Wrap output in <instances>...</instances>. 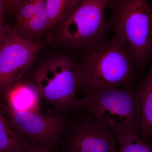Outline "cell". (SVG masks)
Wrapping results in <instances>:
<instances>
[{
    "instance_id": "6da1fadb",
    "label": "cell",
    "mask_w": 152,
    "mask_h": 152,
    "mask_svg": "<svg viewBox=\"0 0 152 152\" xmlns=\"http://www.w3.org/2000/svg\"><path fill=\"white\" fill-rule=\"evenodd\" d=\"M82 52L78 60V95L113 87H134L137 70L134 56L116 36L107 37Z\"/></svg>"
},
{
    "instance_id": "7a4b0ae2",
    "label": "cell",
    "mask_w": 152,
    "mask_h": 152,
    "mask_svg": "<svg viewBox=\"0 0 152 152\" xmlns=\"http://www.w3.org/2000/svg\"><path fill=\"white\" fill-rule=\"evenodd\" d=\"M77 65L78 60L69 54H53L36 62L26 76L37 89L43 109L50 115H65L75 110L80 99Z\"/></svg>"
},
{
    "instance_id": "3957f363",
    "label": "cell",
    "mask_w": 152,
    "mask_h": 152,
    "mask_svg": "<svg viewBox=\"0 0 152 152\" xmlns=\"http://www.w3.org/2000/svg\"><path fill=\"white\" fill-rule=\"evenodd\" d=\"M75 110L87 112L105 125L119 145L140 137V104L134 87L96 90L80 98Z\"/></svg>"
},
{
    "instance_id": "277c9868",
    "label": "cell",
    "mask_w": 152,
    "mask_h": 152,
    "mask_svg": "<svg viewBox=\"0 0 152 152\" xmlns=\"http://www.w3.org/2000/svg\"><path fill=\"white\" fill-rule=\"evenodd\" d=\"M110 29L124 42L140 71L152 57V6L149 0H110Z\"/></svg>"
},
{
    "instance_id": "5b68a950",
    "label": "cell",
    "mask_w": 152,
    "mask_h": 152,
    "mask_svg": "<svg viewBox=\"0 0 152 152\" xmlns=\"http://www.w3.org/2000/svg\"><path fill=\"white\" fill-rule=\"evenodd\" d=\"M110 0H76L50 36L56 46L83 51L107 37L110 29L105 12Z\"/></svg>"
},
{
    "instance_id": "8992f818",
    "label": "cell",
    "mask_w": 152,
    "mask_h": 152,
    "mask_svg": "<svg viewBox=\"0 0 152 152\" xmlns=\"http://www.w3.org/2000/svg\"><path fill=\"white\" fill-rule=\"evenodd\" d=\"M113 132L91 114L69 113L66 129L56 152H118Z\"/></svg>"
},
{
    "instance_id": "52a82bcc",
    "label": "cell",
    "mask_w": 152,
    "mask_h": 152,
    "mask_svg": "<svg viewBox=\"0 0 152 152\" xmlns=\"http://www.w3.org/2000/svg\"><path fill=\"white\" fill-rule=\"evenodd\" d=\"M46 45L42 39L30 41L19 37L9 23L0 30L1 92L28 74Z\"/></svg>"
},
{
    "instance_id": "ba28073f",
    "label": "cell",
    "mask_w": 152,
    "mask_h": 152,
    "mask_svg": "<svg viewBox=\"0 0 152 152\" xmlns=\"http://www.w3.org/2000/svg\"><path fill=\"white\" fill-rule=\"evenodd\" d=\"M1 108L18 130L32 142L55 151L66 129L69 113L54 115L36 111H19L1 102Z\"/></svg>"
},
{
    "instance_id": "9c48e42d",
    "label": "cell",
    "mask_w": 152,
    "mask_h": 152,
    "mask_svg": "<svg viewBox=\"0 0 152 152\" xmlns=\"http://www.w3.org/2000/svg\"><path fill=\"white\" fill-rule=\"evenodd\" d=\"M1 102L19 111L43 112L39 94L34 83L23 78L1 92Z\"/></svg>"
},
{
    "instance_id": "30bf717a",
    "label": "cell",
    "mask_w": 152,
    "mask_h": 152,
    "mask_svg": "<svg viewBox=\"0 0 152 152\" xmlns=\"http://www.w3.org/2000/svg\"><path fill=\"white\" fill-rule=\"evenodd\" d=\"M140 104V137L152 141V57L146 75L136 88Z\"/></svg>"
},
{
    "instance_id": "8fae6325",
    "label": "cell",
    "mask_w": 152,
    "mask_h": 152,
    "mask_svg": "<svg viewBox=\"0 0 152 152\" xmlns=\"http://www.w3.org/2000/svg\"><path fill=\"white\" fill-rule=\"evenodd\" d=\"M50 23L45 0H40L33 16L18 27L12 28L19 37L30 41L42 39V36L48 31Z\"/></svg>"
},
{
    "instance_id": "7c38bea8",
    "label": "cell",
    "mask_w": 152,
    "mask_h": 152,
    "mask_svg": "<svg viewBox=\"0 0 152 152\" xmlns=\"http://www.w3.org/2000/svg\"><path fill=\"white\" fill-rule=\"evenodd\" d=\"M0 152H28L26 139L0 108Z\"/></svg>"
},
{
    "instance_id": "4fadbf2b",
    "label": "cell",
    "mask_w": 152,
    "mask_h": 152,
    "mask_svg": "<svg viewBox=\"0 0 152 152\" xmlns=\"http://www.w3.org/2000/svg\"><path fill=\"white\" fill-rule=\"evenodd\" d=\"M76 0H45L48 16L49 31H54L61 22L69 13Z\"/></svg>"
},
{
    "instance_id": "5bb4252c",
    "label": "cell",
    "mask_w": 152,
    "mask_h": 152,
    "mask_svg": "<svg viewBox=\"0 0 152 152\" xmlns=\"http://www.w3.org/2000/svg\"><path fill=\"white\" fill-rule=\"evenodd\" d=\"M40 0H20L17 7L15 18V23L12 26H20L33 16Z\"/></svg>"
},
{
    "instance_id": "9a60e30c",
    "label": "cell",
    "mask_w": 152,
    "mask_h": 152,
    "mask_svg": "<svg viewBox=\"0 0 152 152\" xmlns=\"http://www.w3.org/2000/svg\"><path fill=\"white\" fill-rule=\"evenodd\" d=\"M119 145L118 152H152V141H145L139 137L129 139Z\"/></svg>"
},
{
    "instance_id": "2e32d148",
    "label": "cell",
    "mask_w": 152,
    "mask_h": 152,
    "mask_svg": "<svg viewBox=\"0 0 152 152\" xmlns=\"http://www.w3.org/2000/svg\"><path fill=\"white\" fill-rule=\"evenodd\" d=\"M7 10V15L15 16L17 7L20 0H4Z\"/></svg>"
},
{
    "instance_id": "e0dca14e",
    "label": "cell",
    "mask_w": 152,
    "mask_h": 152,
    "mask_svg": "<svg viewBox=\"0 0 152 152\" xmlns=\"http://www.w3.org/2000/svg\"><path fill=\"white\" fill-rule=\"evenodd\" d=\"M26 140L28 152H56Z\"/></svg>"
},
{
    "instance_id": "ac0fdd59",
    "label": "cell",
    "mask_w": 152,
    "mask_h": 152,
    "mask_svg": "<svg viewBox=\"0 0 152 152\" xmlns=\"http://www.w3.org/2000/svg\"><path fill=\"white\" fill-rule=\"evenodd\" d=\"M150 3H151V4L152 6V0H149Z\"/></svg>"
}]
</instances>
